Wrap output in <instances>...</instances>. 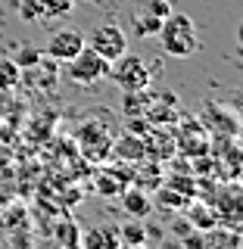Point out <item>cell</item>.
<instances>
[{"label":"cell","mask_w":243,"mask_h":249,"mask_svg":"<svg viewBox=\"0 0 243 249\" xmlns=\"http://www.w3.org/2000/svg\"><path fill=\"white\" fill-rule=\"evenodd\" d=\"M159 25H162V19L150 16L147 10H137V13H134V31H137L140 37H150V35H156V31H159Z\"/></svg>","instance_id":"obj_9"},{"label":"cell","mask_w":243,"mask_h":249,"mask_svg":"<svg viewBox=\"0 0 243 249\" xmlns=\"http://www.w3.org/2000/svg\"><path fill=\"white\" fill-rule=\"evenodd\" d=\"M115 153H119L122 159H131V162L137 159L140 162L147 156V143H144V140H134V137H122L119 143H115Z\"/></svg>","instance_id":"obj_8"},{"label":"cell","mask_w":243,"mask_h":249,"mask_svg":"<svg viewBox=\"0 0 243 249\" xmlns=\"http://www.w3.org/2000/svg\"><path fill=\"white\" fill-rule=\"evenodd\" d=\"M22 16H25V19H35V16H37L35 0H25V3H22Z\"/></svg>","instance_id":"obj_15"},{"label":"cell","mask_w":243,"mask_h":249,"mask_svg":"<svg viewBox=\"0 0 243 249\" xmlns=\"http://www.w3.org/2000/svg\"><path fill=\"white\" fill-rule=\"evenodd\" d=\"M234 103H240V106H243V88H240V100H237V97H234Z\"/></svg>","instance_id":"obj_18"},{"label":"cell","mask_w":243,"mask_h":249,"mask_svg":"<svg viewBox=\"0 0 243 249\" xmlns=\"http://www.w3.org/2000/svg\"><path fill=\"white\" fill-rule=\"evenodd\" d=\"M122 209L131 218H147L153 212V202H150V196H147L140 187H128V190H122Z\"/></svg>","instance_id":"obj_6"},{"label":"cell","mask_w":243,"mask_h":249,"mask_svg":"<svg viewBox=\"0 0 243 249\" xmlns=\"http://www.w3.org/2000/svg\"><path fill=\"white\" fill-rule=\"evenodd\" d=\"M237 44H240V50H243V22L237 25Z\"/></svg>","instance_id":"obj_17"},{"label":"cell","mask_w":243,"mask_h":249,"mask_svg":"<svg viewBox=\"0 0 243 249\" xmlns=\"http://www.w3.org/2000/svg\"><path fill=\"white\" fill-rule=\"evenodd\" d=\"M35 6L37 16H44V19H59L75 10V0H35Z\"/></svg>","instance_id":"obj_7"},{"label":"cell","mask_w":243,"mask_h":249,"mask_svg":"<svg viewBox=\"0 0 243 249\" xmlns=\"http://www.w3.org/2000/svg\"><path fill=\"white\" fill-rule=\"evenodd\" d=\"M66 75H69V81L88 88V84H97V81H103V78L109 75V62L84 44V50L66 62Z\"/></svg>","instance_id":"obj_3"},{"label":"cell","mask_w":243,"mask_h":249,"mask_svg":"<svg viewBox=\"0 0 243 249\" xmlns=\"http://www.w3.org/2000/svg\"><path fill=\"white\" fill-rule=\"evenodd\" d=\"M13 62L19 69H35V66H41V50H35V47H22V53Z\"/></svg>","instance_id":"obj_12"},{"label":"cell","mask_w":243,"mask_h":249,"mask_svg":"<svg viewBox=\"0 0 243 249\" xmlns=\"http://www.w3.org/2000/svg\"><path fill=\"white\" fill-rule=\"evenodd\" d=\"M19 75H22V69L16 66L13 59H3L0 62V90H10L19 84Z\"/></svg>","instance_id":"obj_11"},{"label":"cell","mask_w":243,"mask_h":249,"mask_svg":"<svg viewBox=\"0 0 243 249\" xmlns=\"http://www.w3.org/2000/svg\"><path fill=\"white\" fill-rule=\"evenodd\" d=\"M84 44H88V41H84L81 31L62 28V31H53V35H50L44 53H47V59H53V62H69L72 56H78V53L84 50Z\"/></svg>","instance_id":"obj_5"},{"label":"cell","mask_w":243,"mask_h":249,"mask_svg":"<svg viewBox=\"0 0 243 249\" xmlns=\"http://www.w3.org/2000/svg\"><path fill=\"white\" fill-rule=\"evenodd\" d=\"M106 78H112V81L119 84L125 93H134V90H147V88H150L153 72H150V66H147L137 53H128V50H125L119 59L109 62V75Z\"/></svg>","instance_id":"obj_2"},{"label":"cell","mask_w":243,"mask_h":249,"mask_svg":"<svg viewBox=\"0 0 243 249\" xmlns=\"http://www.w3.org/2000/svg\"><path fill=\"white\" fill-rule=\"evenodd\" d=\"M156 35H159L162 50H166L168 56H175V59H187V56H193V53L200 50L197 22H193L187 13H175V10H171L166 19H162V25H159Z\"/></svg>","instance_id":"obj_1"},{"label":"cell","mask_w":243,"mask_h":249,"mask_svg":"<svg viewBox=\"0 0 243 249\" xmlns=\"http://www.w3.org/2000/svg\"><path fill=\"white\" fill-rule=\"evenodd\" d=\"M140 10H147L150 16H156V19H166V16L171 13V3H168V0H144Z\"/></svg>","instance_id":"obj_13"},{"label":"cell","mask_w":243,"mask_h":249,"mask_svg":"<svg viewBox=\"0 0 243 249\" xmlns=\"http://www.w3.org/2000/svg\"><path fill=\"white\" fill-rule=\"evenodd\" d=\"M88 47L93 53H100L106 62H112V59H119L122 53L128 50V37H125V31L115 25V22H103V25H97L91 31Z\"/></svg>","instance_id":"obj_4"},{"label":"cell","mask_w":243,"mask_h":249,"mask_svg":"<svg viewBox=\"0 0 243 249\" xmlns=\"http://www.w3.org/2000/svg\"><path fill=\"white\" fill-rule=\"evenodd\" d=\"M119 240L122 243H147V228L140 221H128V224H122L119 228Z\"/></svg>","instance_id":"obj_10"},{"label":"cell","mask_w":243,"mask_h":249,"mask_svg":"<svg viewBox=\"0 0 243 249\" xmlns=\"http://www.w3.org/2000/svg\"><path fill=\"white\" fill-rule=\"evenodd\" d=\"M184 193H175V190H159V206L166 209H181L184 206Z\"/></svg>","instance_id":"obj_14"},{"label":"cell","mask_w":243,"mask_h":249,"mask_svg":"<svg viewBox=\"0 0 243 249\" xmlns=\"http://www.w3.org/2000/svg\"><path fill=\"white\" fill-rule=\"evenodd\" d=\"M119 249H147V246L144 243H137V246L134 243H119Z\"/></svg>","instance_id":"obj_16"}]
</instances>
